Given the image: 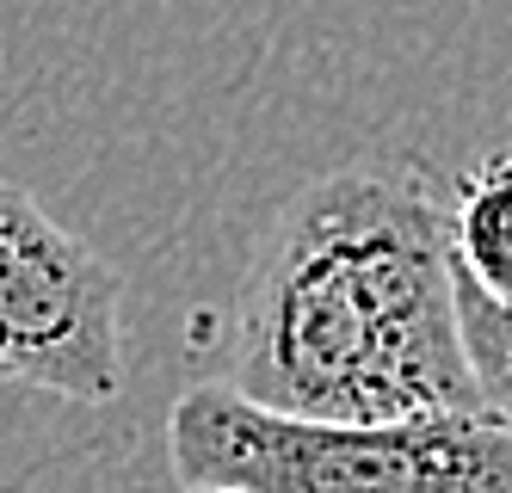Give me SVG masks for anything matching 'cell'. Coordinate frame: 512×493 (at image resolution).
Here are the masks:
<instances>
[{
    "mask_svg": "<svg viewBox=\"0 0 512 493\" xmlns=\"http://www.w3.org/2000/svg\"><path fill=\"white\" fill-rule=\"evenodd\" d=\"M229 383L303 420L488 413L457 315L451 204L420 161H346L278 210L235 296Z\"/></svg>",
    "mask_w": 512,
    "mask_h": 493,
    "instance_id": "1",
    "label": "cell"
},
{
    "mask_svg": "<svg viewBox=\"0 0 512 493\" xmlns=\"http://www.w3.org/2000/svg\"><path fill=\"white\" fill-rule=\"evenodd\" d=\"M167 457L179 481L253 493H512V426L494 413L303 420L235 383H192L173 401Z\"/></svg>",
    "mask_w": 512,
    "mask_h": 493,
    "instance_id": "2",
    "label": "cell"
},
{
    "mask_svg": "<svg viewBox=\"0 0 512 493\" xmlns=\"http://www.w3.org/2000/svg\"><path fill=\"white\" fill-rule=\"evenodd\" d=\"M0 370L87 407L124 395L118 272L13 179H0Z\"/></svg>",
    "mask_w": 512,
    "mask_h": 493,
    "instance_id": "3",
    "label": "cell"
},
{
    "mask_svg": "<svg viewBox=\"0 0 512 493\" xmlns=\"http://www.w3.org/2000/svg\"><path fill=\"white\" fill-rule=\"evenodd\" d=\"M451 253L475 290H488L494 302H512V155H488L482 167H469L457 179Z\"/></svg>",
    "mask_w": 512,
    "mask_h": 493,
    "instance_id": "4",
    "label": "cell"
},
{
    "mask_svg": "<svg viewBox=\"0 0 512 493\" xmlns=\"http://www.w3.org/2000/svg\"><path fill=\"white\" fill-rule=\"evenodd\" d=\"M457 315H463V346L475 364L482 401L500 426H512V302H494L457 272Z\"/></svg>",
    "mask_w": 512,
    "mask_h": 493,
    "instance_id": "5",
    "label": "cell"
},
{
    "mask_svg": "<svg viewBox=\"0 0 512 493\" xmlns=\"http://www.w3.org/2000/svg\"><path fill=\"white\" fill-rule=\"evenodd\" d=\"M179 493H253V487H229V481H179Z\"/></svg>",
    "mask_w": 512,
    "mask_h": 493,
    "instance_id": "6",
    "label": "cell"
},
{
    "mask_svg": "<svg viewBox=\"0 0 512 493\" xmlns=\"http://www.w3.org/2000/svg\"><path fill=\"white\" fill-rule=\"evenodd\" d=\"M0 383H7V370H0Z\"/></svg>",
    "mask_w": 512,
    "mask_h": 493,
    "instance_id": "7",
    "label": "cell"
}]
</instances>
